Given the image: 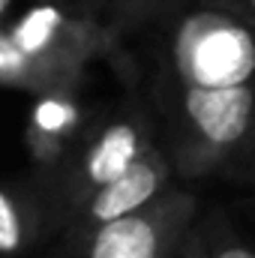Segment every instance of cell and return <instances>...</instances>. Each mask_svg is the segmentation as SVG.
Returning <instances> with one entry per match:
<instances>
[{
    "label": "cell",
    "instance_id": "cell-3",
    "mask_svg": "<svg viewBox=\"0 0 255 258\" xmlns=\"http://www.w3.org/2000/svg\"><path fill=\"white\" fill-rule=\"evenodd\" d=\"M156 27L162 30L159 84H255V24L225 9L189 0Z\"/></svg>",
    "mask_w": 255,
    "mask_h": 258
},
{
    "label": "cell",
    "instance_id": "cell-8",
    "mask_svg": "<svg viewBox=\"0 0 255 258\" xmlns=\"http://www.w3.org/2000/svg\"><path fill=\"white\" fill-rule=\"evenodd\" d=\"M78 123V108L69 99V93H45L39 105L33 108V132L36 138H45L48 144H60L69 129Z\"/></svg>",
    "mask_w": 255,
    "mask_h": 258
},
{
    "label": "cell",
    "instance_id": "cell-10",
    "mask_svg": "<svg viewBox=\"0 0 255 258\" xmlns=\"http://www.w3.org/2000/svg\"><path fill=\"white\" fill-rule=\"evenodd\" d=\"M201 225H204L207 255L210 258H255V249L222 219V216H210V219H204Z\"/></svg>",
    "mask_w": 255,
    "mask_h": 258
},
{
    "label": "cell",
    "instance_id": "cell-9",
    "mask_svg": "<svg viewBox=\"0 0 255 258\" xmlns=\"http://www.w3.org/2000/svg\"><path fill=\"white\" fill-rule=\"evenodd\" d=\"M30 237L27 210L18 201V195L0 186V255H15L24 249Z\"/></svg>",
    "mask_w": 255,
    "mask_h": 258
},
{
    "label": "cell",
    "instance_id": "cell-1",
    "mask_svg": "<svg viewBox=\"0 0 255 258\" xmlns=\"http://www.w3.org/2000/svg\"><path fill=\"white\" fill-rule=\"evenodd\" d=\"M120 39L96 18L60 0H39L12 24L0 27V84L36 93H69L87 60L105 54Z\"/></svg>",
    "mask_w": 255,
    "mask_h": 258
},
{
    "label": "cell",
    "instance_id": "cell-5",
    "mask_svg": "<svg viewBox=\"0 0 255 258\" xmlns=\"http://www.w3.org/2000/svg\"><path fill=\"white\" fill-rule=\"evenodd\" d=\"M171 159L159 150V147H147L132 165H129L123 174H117L111 183H105L102 189L90 195L81 207H78V225L81 231H87V237L111 222V219H120L126 213H135L147 204H153L159 195L168 186L171 180Z\"/></svg>",
    "mask_w": 255,
    "mask_h": 258
},
{
    "label": "cell",
    "instance_id": "cell-14",
    "mask_svg": "<svg viewBox=\"0 0 255 258\" xmlns=\"http://www.w3.org/2000/svg\"><path fill=\"white\" fill-rule=\"evenodd\" d=\"M249 153H252V159H249V165H252V168H249V180H252V186H255V147Z\"/></svg>",
    "mask_w": 255,
    "mask_h": 258
},
{
    "label": "cell",
    "instance_id": "cell-6",
    "mask_svg": "<svg viewBox=\"0 0 255 258\" xmlns=\"http://www.w3.org/2000/svg\"><path fill=\"white\" fill-rule=\"evenodd\" d=\"M147 147H153V144L147 138V123L141 117H120V120L105 123L102 132L87 144V150L75 168L72 201L81 207L96 189H102L117 174H123Z\"/></svg>",
    "mask_w": 255,
    "mask_h": 258
},
{
    "label": "cell",
    "instance_id": "cell-4",
    "mask_svg": "<svg viewBox=\"0 0 255 258\" xmlns=\"http://www.w3.org/2000/svg\"><path fill=\"white\" fill-rule=\"evenodd\" d=\"M195 222V195L165 189L153 204L99 225L90 234L87 258H174Z\"/></svg>",
    "mask_w": 255,
    "mask_h": 258
},
{
    "label": "cell",
    "instance_id": "cell-7",
    "mask_svg": "<svg viewBox=\"0 0 255 258\" xmlns=\"http://www.w3.org/2000/svg\"><path fill=\"white\" fill-rule=\"evenodd\" d=\"M183 3H189V0H111V6L105 12V27L117 39H123V36L162 24Z\"/></svg>",
    "mask_w": 255,
    "mask_h": 258
},
{
    "label": "cell",
    "instance_id": "cell-12",
    "mask_svg": "<svg viewBox=\"0 0 255 258\" xmlns=\"http://www.w3.org/2000/svg\"><path fill=\"white\" fill-rule=\"evenodd\" d=\"M198 3H204V6H216V9H225V12H231V15H237V18H243V21L255 24V0H198Z\"/></svg>",
    "mask_w": 255,
    "mask_h": 258
},
{
    "label": "cell",
    "instance_id": "cell-11",
    "mask_svg": "<svg viewBox=\"0 0 255 258\" xmlns=\"http://www.w3.org/2000/svg\"><path fill=\"white\" fill-rule=\"evenodd\" d=\"M174 258H210L207 255V237H204V225L201 222H195V228L186 234V240L180 243V249H177Z\"/></svg>",
    "mask_w": 255,
    "mask_h": 258
},
{
    "label": "cell",
    "instance_id": "cell-2",
    "mask_svg": "<svg viewBox=\"0 0 255 258\" xmlns=\"http://www.w3.org/2000/svg\"><path fill=\"white\" fill-rule=\"evenodd\" d=\"M159 99L168 117V159L180 174L198 177L243 162L255 147V84H159Z\"/></svg>",
    "mask_w": 255,
    "mask_h": 258
},
{
    "label": "cell",
    "instance_id": "cell-13",
    "mask_svg": "<svg viewBox=\"0 0 255 258\" xmlns=\"http://www.w3.org/2000/svg\"><path fill=\"white\" fill-rule=\"evenodd\" d=\"M60 3L75 9V12H81V15H87V18L102 21V24H105V12L111 6V0H60Z\"/></svg>",
    "mask_w": 255,
    "mask_h": 258
},
{
    "label": "cell",
    "instance_id": "cell-15",
    "mask_svg": "<svg viewBox=\"0 0 255 258\" xmlns=\"http://www.w3.org/2000/svg\"><path fill=\"white\" fill-rule=\"evenodd\" d=\"M9 6H12V0H0V18L6 15V9H9Z\"/></svg>",
    "mask_w": 255,
    "mask_h": 258
}]
</instances>
